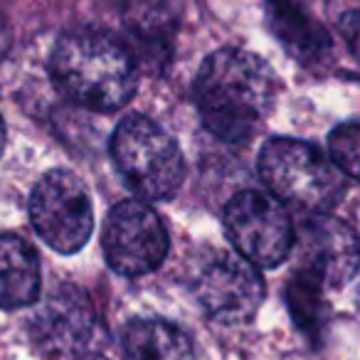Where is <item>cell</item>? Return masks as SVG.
I'll use <instances>...</instances> for the list:
<instances>
[{
    "label": "cell",
    "mask_w": 360,
    "mask_h": 360,
    "mask_svg": "<svg viewBox=\"0 0 360 360\" xmlns=\"http://www.w3.org/2000/svg\"><path fill=\"white\" fill-rule=\"evenodd\" d=\"M279 82L264 60L247 50L225 47L202 62L195 77V104L212 136L247 141L274 109Z\"/></svg>",
    "instance_id": "1"
},
{
    "label": "cell",
    "mask_w": 360,
    "mask_h": 360,
    "mask_svg": "<svg viewBox=\"0 0 360 360\" xmlns=\"http://www.w3.org/2000/svg\"><path fill=\"white\" fill-rule=\"evenodd\" d=\"M50 70L67 99L101 114L121 109L139 84V72L126 47L99 32L62 37L52 52Z\"/></svg>",
    "instance_id": "2"
},
{
    "label": "cell",
    "mask_w": 360,
    "mask_h": 360,
    "mask_svg": "<svg viewBox=\"0 0 360 360\" xmlns=\"http://www.w3.org/2000/svg\"><path fill=\"white\" fill-rule=\"evenodd\" d=\"M259 175L276 200L306 215H326L345 193L338 165L309 141H266L259 153Z\"/></svg>",
    "instance_id": "3"
},
{
    "label": "cell",
    "mask_w": 360,
    "mask_h": 360,
    "mask_svg": "<svg viewBox=\"0 0 360 360\" xmlns=\"http://www.w3.org/2000/svg\"><path fill=\"white\" fill-rule=\"evenodd\" d=\"M111 158L131 191L146 200H170L186 175L183 153L173 136L141 114L126 116L116 126Z\"/></svg>",
    "instance_id": "4"
},
{
    "label": "cell",
    "mask_w": 360,
    "mask_h": 360,
    "mask_svg": "<svg viewBox=\"0 0 360 360\" xmlns=\"http://www.w3.org/2000/svg\"><path fill=\"white\" fill-rule=\"evenodd\" d=\"M30 220L55 252L77 255L94 230L89 191L70 170H50L32 188Z\"/></svg>",
    "instance_id": "5"
},
{
    "label": "cell",
    "mask_w": 360,
    "mask_h": 360,
    "mask_svg": "<svg viewBox=\"0 0 360 360\" xmlns=\"http://www.w3.org/2000/svg\"><path fill=\"white\" fill-rule=\"evenodd\" d=\"M225 230L250 264L274 269L294 250V225L274 195L259 191L237 193L225 207Z\"/></svg>",
    "instance_id": "6"
},
{
    "label": "cell",
    "mask_w": 360,
    "mask_h": 360,
    "mask_svg": "<svg viewBox=\"0 0 360 360\" xmlns=\"http://www.w3.org/2000/svg\"><path fill=\"white\" fill-rule=\"evenodd\" d=\"M104 255L121 276H143L158 269L168 255V232L153 207L141 200L119 202L104 227Z\"/></svg>",
    "instance_id": "7"
},
{
    "label": "cell",
    "mask_w": 360,
    "mask_h": 360,
    "mask_svg": "<svg viewBox=\"0 0 360 360\" xmlns=\"http://www.w3.org/2000/svg\"><path fill=\"white\" fill-rule=\"evenodd\" d=\"M32 333L50 360H89L101 340L94 309L75 286H62L40 306Z\"/></svg>",
    "instance_id": "8"
},
{
    "label": "cell",
    "mask_w": 360,
    "mask_h": 360,
    "mask_svg": "<svg viewBox=\"0 0 360 360\" xmlns=\"http://www.w3.org/2000/svg\"><path fill=\"white\" fill-rule=\"evenodd\" d=\"M200 306L220 323L252 321L264 301V281L255 264L235 255H217L200 266L195 276Z\"/></svg>",
    "instance_id": "9"
},
{
    "label": "cell",
    "mask_w": 360,
    "mask_h": 360,
    "mask_svg": "<svg viewBox=\"0 0 360 360\" xmlns=\"http://www.w3.org/2000/svg\"><path fill=\"white\" fill-rule=\"evenodd\" d=\"M299 269L319 279L326 289H338L350 281L360 264V245L355 232L343 220L330 215H309L294 232Z\"/></svg>",
    "instance_id": "10"
},
{
    "label": "cell",
    "mask_w": 360,
    "mask_h": 360,
    "mask_svg": "<svg viewBox=\"0 0 360 360\" xmlns=\"http://www.w3.org/2000/svg\"><path fill=\"white\" fill-rule=\"evenodd\" d=\"M266 22L279 45L301 65L321 62L330 52V37L299 0H266Z\"/></svg>",
    "instance_id": "11"
},
{
    "label": "cell",
    "mask_w": 360,
    "mask_h": 360,
    "mask_svg": "<svg viewBox=\"0 0 360 360\" xmlns=\"http://www.w3.org/2000/svg\"><path fill=\"white\" fill-rule=\"evenodd\" d=\"M40 296V262L18 235H0V309L30 306Z\"/></svg>",
    "instance_id": "12"
},
{
    "label": "cell",
    "mask_w": 360,
    "mask_h": 360,
    "mask_svg": "<svg viewBox=\"0 0 360 360\" xmlns=\"http://www.w3.org/2000/svg\"><path fill=\"white\" fill-rule=\"evenodd\" d=\"M124 350L129 360H191L193 343L178 326L165 321L139 319L124 330Z\"/></svg>",
    "instance_id": "13"
},
{
    "label": "cell",
    "mask_w": 360,
    "mask_h": 360,
    "mask_svg": "<svg viewBox=\"0 0 360 360\" xmlns=\"http://www.w3.org/2000/svg\"><path fill=\"white\" fill-rule=\"evenodd\" d=\"M286 304L294 323L304 333L319 335L328 316V304H326V286L319 279H314L306 271L296 269L294 276L286 284Z\"/></svg>",
    "instance_id": "14"
},
{
    "label": "cell",
    "mask_w": 360,
    "mask_h": 360,
    "mask_svg": "<svg viewBox=\"0 0 360 360\" xmlns=\"http://www.w3.org/2000/svg\"><path fill=\"white\" fill-rule=\"evenodd\" d=\"M328 153L340 173L360 180V121L338 126L328 136Z\"/></svg>",
    "instance_id": "15"
},
{
    "label": "cell",
    "mask_w": 360,
    "mask_h": 360,
    "mask_svg": "<svg viewBox=\"0 0 360 360\" xmlns=\"http://www.w3.org/2000/svg\"><path fill=\"white\" fill-rule=\"evenodd\" d=\"M338 30L343 35L345 45H348V52L355 57L360 67V13H345L338 20Z\"/></svg>",
    "instance_id": "16"
},
{
    "label": "cell",
    "mask_w": 360,
    "mask_h": 360,
    "mask_svg": "<svg viewBox=\"0 0 360 360\" xmlns=\"http://www.w3.org/2000/svg\"><path fill=\"white\" fill-rule=\"evenodd\" d=\"M8 45H11V27H8L6 18L0 15V57L6 55Z\"/></svg>",
    "instance_id": "17"
},
{
    "label": "cell",
    "mask_w": 360,
    "mask_h": 360,
    "mask_svg": "<svg viewBox=\"0 0 360 360\" xmlns=\"http://www.w3.org/2000/svg\"><path fill=\"white\" fill-rule=\"evenodd\" d=\"M3 150H6V124L0 119V155H3Z\"/></svg>",
    "instance_id": "18"
},
{
    "label": "cell",
    "mask_w": 360,
    "mask_h": 360,
    "mask_svg": "<svg viewBox=\"0 0 360 360\" xmlns=\"http://www.w3.org/2000/svg\"><path fill=\"white\" fill-rule=\"evenodd\" d=\"M355 301H358V306H360V264H358V271H355Z\"/></svg>",
    "instance_id": "19"
},
{
    "label": "cell",
    "mask_w": 360,
    "mask_h": 360,
    "mask_svg": "<svg viewBox=\"0 0 360 360\" xmlns=\"http://www.w3.org/2000/svg\"><path fill=\"white\" fill-rule=\"evenodd\" d=\"M89 360H106V358H101V355H91Z\"/></svg>",
    "instance_id": "20"
}]
</instances>
